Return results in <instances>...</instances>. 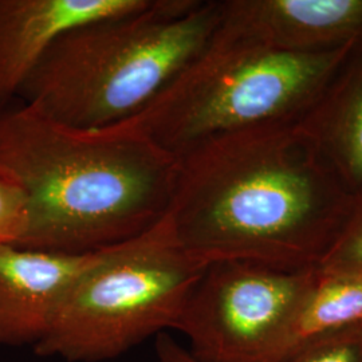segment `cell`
Instances as JSON below:
<instances>
[{
    "label": "cell",
    "mask_w": 362,
    "mask_h": 362,
    "mask_svg": "<svg viewBox=\"0 0 362 362\" xmlns=\"http://www.w3.org/2000/svg\"><path fill=\"white\" fill-rule=\"evenodd\" d=\"M219 21V0H151L88 22L52 45L19 97L76 128L129 121L203 52Z\"/></svg>",
    "instance_id": "3957f363"
},
{
    "label": "cell",
    "mask_w": 362,
    "mask_h": 362,
    "mask_svg": "<svg viewBox=\"0 0 362 362\" xmlns=\"http://www.w3.org/2000/svg\"><path fill=\"white\" fill-rule=\"evenodd\" d=\"M151 0H0V110L21 95L52 45L88 22L132 13Z\"/></svg>",
    "instance_id": "52a82bcc"
},
{
    "label": "cell",
    "mask_w": 362,
    "mask_h": 362,
    "mask_svg": "<svg viewBox=\"0 0 362 362\" xmlns=\"http://www.w3.org/2000/svg\"><path fill=\"white\" fill-rule=\"evenodd\" d=\"M0 167L26 194V231L16 246L83 255L165 216L177 156L128 121L83 129L23 103L0 110Z\"/></svg>",
    "instance_id": "7a4b0ae2"
},
{
    "label": "cell",
    "mask_w": 362,
    "mask_h": 362,
    "mask_svg": "<svg viewBox=\"0 0 362 362\" xmlns=\"http://www.w3.org/2000/svg\"><path fill=\"white\" fill-rule=\"evenodd\" d=\"M362 325V272L317 274L298 305L272 362L322 337Z\"/></svg>",
    "instance_id": "8fae6325"
},
{
    "label": "cell",
    "mask_w": 362,
    "mask_h": 362,
    "mask_svg": "<svg viewBox=\"0 0 362 362\" xmlns=\"http://www.w3.org/2000/svg\"><path fill=\"white\" fill-rule=\"evenodd\" d=\"M278 362H362V325L315 339Z\"/></svg>",
    "instance_id": "4fadbf2b"
},
{
    "label": "cell",
    "mask_w": 362,
    "mask_h": 362,
    "mask_svg": "<svg viewBox=\"0 0 362 362\" xmlns=\"http://www.w3.org/2000/svg\"><path fill=\"white\" fill-rule=\"evenodd\" d=\"M156 357L157 362H199L165 332L156 337Z\"/></svg>",
    "instance_id": "9a60e30c"
},
{
    "label": "cell",
    "mask_w": 362,
    "mask_h": 362,
    "mask_svg": "<svg viewBox=\"0 0 362 362\" xmlns=\"http://www.w3.org/2000/svg\"><path fill=\"white\" fill-rule=\"evenodd\" d=\"M97 252L70 255L0 245V346H35Z\"/></svg>",
    "instance_id": "ba28073f"
},
{
    "label": "cell",
    "mask_w": 362,
    "mask_h": 362,
    "mask_svg": "<svg viewBox=\"0 0 362 362\" xmlns=\"http://www.w3.org/2000/svg\"><path fill=\"white\" fill-rule=\"evenodd\" d=\"M353 194L298 121L212 136L177 155L164 219L175 242L206 264L246 260L303 270L321 264Z\"/></svg>",
    "instance_id": "6da1fadb"
},
{
    "label": "cell",
    "mask_w": 362,
    "mask_h": 362,
    "mask_svg": "<svg viewBox=\"0 0 362 362\" xmlns=\"http://www.w3.org/2000/svg\"><path fill=\"white\" fill-rule=\"evenodd\" d=\"M220 23L291 52L362 42V0H220Z\"/></svg>",
    "instance_id": "9c48e42d"
},
{
    "label": "cell",
    "mask_w": 362,
    "mask_h": 362,
    "mask_svg": "<svg viewBox=\"0 0 362 362\" xmlns=\"http://www.w3.org/2000/svg\"><path fill=\"white\" fill-rule=\"evenodd\" d=\"M318 269L326 272H362V187L353 192L349 215Z\"/></svg>",
    "instance_id": "7c38bea8"
},
{
    "label": "cell",
    "mask_w": 362,
    "mask_h": 362,
    "mask_svg": "<svg viewBox=\"0 0 362 362\" xmlns=\"http://www.w3.org/2000/svg\"><path fill=\"white\" fill-rule=\"evenodd\" d=\"M279 50L218 25L194 61L128 122L175 156L212 136L299 121L350 49Z\"/></svg>",
    "instance_id": "277c9868"
},
{
    "label": "cell",
    "mask_w": 362,
    "mask_h": 362,
    "mask_svg": "<svg viewBox=\"0 0 362 362\" xmlns=\"http://www.w3.org/2000/svg\"><path fill=\"white\" fill-rule=\"evenodd\" d=\"M207 266L175 242L163 218L141 235L95 254L34 350L67 362L116 358L175 329Z\"/></svg>",
    "instance_id": "5b68a950"
},
{
    "label": "cell",
    "mask_w": 362,
    "mask_h": 362,
    "mask_svg": "<svg viewBox=\"0 0 362 362\" xmlns=\"http://www.w3.org/2000/svg\"><path fill=\"white\" fill-rule=\"evenodd\" d=\"M317 269L290 270L246 260L209 263L175 330L199 362H272Z\"/></svg>",
    "instance_id": "8992f818"
},
{
    "label": "cell",
    "mask_w": 362,
    "mask_h": 362,
    "mask_svg": "<svg viewBox=\"0 0 362 362\" xmlns=\"http://www.w3.org/2000/svg\"><path fill=\"white\" fill-rule=\"evenodd\" d=\"M350 192L362 187V42L298 121Z\"/></svg>",
    "instance_id": "30bf717a"
},
{
    "label": "cell",
    "mask_w": 362,
    "mask_h": 362,
    "mask_svg": "<svg viewBox=\"0 0 362 362\" xmlns=\"http://www.w3.org/2000/svg\"><path fill=\"white\" fill-rule=\"evenodd\" d=\"M27 199L21 182L0 167V245H18L26 231Z\"/></svg>",
    "instance_id": "5bb4252c"
}]
</instances>
